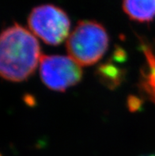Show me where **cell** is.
Masks as SVG:
<instances>
[{
    "mask_svg": "<svg viewBox=\"0 0 155 156\" xmlns=\"http://www.w3.org/2000/svg\"><path fill=\"white\" fill-rule=\"evenodd\" d=\"M28 26L34 35L50 45L60 44L69 35L71 21L67 13L53 4H41L32 9Z\"/></svg>",
    "mask_w": 155,
    "mask_h": 156,
    "instance_id": "obj_3",
    "label": "cell"
},
{
    "mask_svg": "<svg viewBox=\"0 0 155 156\" xmlns=\"http://www.w3.org/2000/svg\"><path fill=\"white\" fill-rule=\"evenodd\" d=\"M41 48L33 33L15 23L2 31L0 38V73L3 79L22 82L41 62Z\"/></svg>",
    "mask_w": 155,
    "mask_h": 156,
    "instance_id": "obj_1",
    "label": "cell"
},
{
    "mask_svg": "<svg viewBox=\"0 0 155 156\" xmlns=\"http://www.w3.org/2000/svg\"><path fill=\"white\" fill-rule=\"evenodd\" d=\"M109 37L105 28L95 21L78 22L67 41L69 56L81 67L93 65L104 56Z\"/></svg>",
    "mask_w": 155,
    "mask_h": 156,
    "instance_id": "obj_2",
    "label": "cell"
},
{
    "mask_svg": "<svg viewBox=\"0 0 155 156\" xmlns=\"http://www.w3.org/2000/svg\"><path fill=\"white\" fill-rule=\"evenodd\" d=\"M145 156H155V154H148V155H145Z\"/></svg>",
    "mask_w": 155,
    "mask_h": 156,
    "instance_id": "obj_7",
    "label": "cell"
},
{
    "mask_svg": "<svg viewBox=\"0 0 155 156\" xmlns=\"http://www.w3.org/2000/svg\"><path fill=\"white\" fill-rule=\"evenodd\" d=\"M122 7L136 22H150L155 18V0H122Z\"/></svg>",
    "mask_w": 155,
    "mask_h": 156,
    "instance_id": "obj_5",
    "label": "cell"
},
{
    "mask_svg": "<svg viewBox=\"0 0 155 156\" xmlns=\"http://www.w3.org/2000/svg\"><path fill=\"white\" fill-rule=\"evenodd\" d=\"M40 75L46 87L54 91L62 92L81 81L83 71L81 66L70 56L42 55Z\"/></svg>",
    "mask_w": 155,
    "mask_h": 156,
    "instance_id": "obj_4",
    "label": "cell"
},
{
    "mask_svg": "<svg viewBox=\"0 0 155 156\" xmlns=\"http://www.w3.org/2000/svg\"><path fill=\"white\" fill-rule=\"evenodd\" d=\"M148 62V71L145 75V85L146 90L150 95V97L155 101V54L153 53L151 50L146 48L144 50Z\"/></svg>",
    "mask_w": 155,
    "mask_h": 156,
    "instance_id": "obj_6",
    "label": "cell"
}]
</instances>
